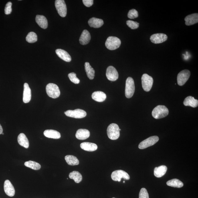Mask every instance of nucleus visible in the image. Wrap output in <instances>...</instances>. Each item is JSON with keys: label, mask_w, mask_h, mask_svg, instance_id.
<instances>
[{"label": "nucleus", "mask_w": 198, "mask_h": 198, "mask_svg": "<svg viewBox=\"0 0 198 198\" xmlns=\"http://www.w3.org/2000/svg\"><path fill=\"white\" fill-rule=\"evenodd\" d=\"M64 114L69 117L76 118H84L87 115L86 111L79 109H76L74 110H68L65 112Z\"/></svg>", "instance_id": "obj_8"}, {"label": "nucleus", "mask_w": 198, "mask_h": 198, "mask_svg": "<svg viewBox=\"0 0 198 198\" xmlns=\"http://www.w3.org/2000/svg\"><path fill=\"white\" fill-rule=\"evenodd\" d=\"M169 114V110L166 107L159 105L156 107L152 112V115L156 119L166 117Z\"/></svg>", "instance_id": "obj_1"}, {"label": "nucleus", "mask_w": 198, "mask_h": 198, "mask_svg": "<svg viewBox=\"0 0 198 198\" xmlns=\"http://www.w3.org/2000/svg\"><path fill=\"white\" fill-rule=\"evenodd\" d=\"M69 78L70 80L75 84H78L80 83V81L76 77V75L74 72H72L69 74L68 75Z\"/></svg>", "instance_id": "obj_34"}, {"label": "nucleus", "mask_w": 198, "mask_h": 198, "mask_svg": "<svg viewBox=\"0 0 198 198\" xmlns=\"http://www.w3.org/2000/svg\"><path fill=\"white\" fill-rule=\"evenodd\" d=\"M159 140V138L157 136H150L144 140L140 144L138 148L140 149H143L156 144Z\"/></svg>", "instance_id": "obj_7"}, {"label": "nucleus", "mask_w": 198, "mask_h": 198, "mask_svg": "<svg viewBox=\"0 0 198 198\" xmlns=\"http://www.w3.org/2000/svg\"><path fill=\"white\" fill-rule=\"evenodd\" d=\"M126 24L129 27L132 29H137L139 27V23L130 20L127 21Z\"/></svg>", "instance_id": "obj_35"}, {"label": "nucleus", "mask_w": 198, "mask_h": 198, "mask_svg": "<svg viewBox=\"0 0 198 198\" xmlns=\"http://www.w3.org/2000/svg\"><path fill=\"white\" fill-rule=\"evenodd\" d=\"M142 88L146 92H149L151 90L153 83V79L151 76L147 74H144L142 78Z\"/></svg>", "instance_id": "obj_6"}, {"label": "nucleus", "mask_w": 198, "mask_h": 198, "mask_svg": "<svg viewBox=\"0 0 198 198\" xmlns=\"http://www.w3.org/2000/svg\"><path fill=\"white\" fill-rule=\"evenodd\" d=\"M46 91L48 96L53 98H56L60 96V90L57 85L55 84L50 83L47 84Z\"/></svg>", "instance_id": "obj_3"}, {"label": "nucleus", "mask_w": 198, "mask_h": 198, "mask_svg": "<svg viewBox=\"0 0 198 198\" xmlns=\"http://www.w3.org/2000/svg\"><path fill=\"white\" fill-rule=\"evenodd\" d=\"M26 39L28 43H35L37 41V35L35 32H31L27 35Z\"/></svg>", "instance_id": "obj_33"}, {"label": "nucleus", "mask_w": 198, "mask_h": 198, "mask_svg": "<svg viewBox=\"0 0 198 198\" xmlns=\"http://www.w3.org/2000/svg\"><path fill=\"white\" fill-rule=\"evenodd\" d=\"M167 36L165 34L158 33L152 35L150 37V40L154 44H159L167 41Z\"/></svg>", "instance_id": "obj_13"}, {"label": "nucleus", "mask_w": 198, "mask_h": 198, "mask_svg": "<svg viewBox=\"0 0 198 198\" xmlns=\"http://www.w3.org/2000/svg\"><path fill=\"white\" fill-rule=\"evenodd\" d=\"M80 147L82 149L88 152H93L97 150L98 146L96 144L88 142L81 143Z\"/></svg>", "instance_id": "obj_22"}, {"label": "nucleus", "mask_w": 198, "mask_h": 198, "mask_svg": "<svg viewBox=\"0 0 198 198\" xmlns=\"http://www.w3.org/2000/svg\"><path fill=\"white\" fill-rule=\"evenodd\" d=\"M121 44L120 40L117 37H110L107 39L105 42L106 48L110 50H114L120 47Z\"/></svg>", "instance_id": "obj_4"}, {"label": "nucleus", "mask_w": 198, "mask_h": 198, "mask_svg": "<svg viewBox=\"0 0 198 198\" xmlns=\"http://www.w3.org/2000/svg\"><path fill=\"white\" fill-rule=\"evenodd\" d=\"M35 20L36 23L43 29H46L48 27V21L46 17L42 15H37L36 17Z\"/></svg>", "instance_id": "obj_20"}, {"label": "nucleus", "mask_w": 198, "mask_h": 198, "mask_svg": "<svg viewBox=\"0 0 198 198\" xmlns=\"http://www.w3.org/2000/svg\"><path fill=\"white\" fill-rule=\"evenodd\" d=\"M167 185L170 187L177 188H181L183 186V182L177 179L169 180L167 182Z\"/></svg>", "instance_id": "obj_31"}, {"label": "nucleus", "mask_w": 198, "mask_h": 198, "mask_svg": "<svg viewBox=\"0 0 198 198\" xmlns=\"http://www.w3.org/2000/svg\"><path fill=\"white\" fill-rule=\"evenodd\" d=\"M185 24L187 26L192 25L198 22V13H194L188 15L185 18Z\"/></svg>", "instance_id": "obj_18"}, {"label": "nucleus", "mask_w": 198, "mask_h": 198, "mask_svg": "<svg viewBox=\"0 0 198 198\" xmlns=\"http://www.w3.org/2000/svg\"><path fill=\"white\" fill-rule=\"evenodd\" d=\"M55 6L59 15L61 17L66 16L67 14V8L64 0H56L55 2Z\"/></svg>", "instance_id": "obj_9"}, {"label": "nucleus", "mask_w": 198, "mask_h": 198, "mask_svg": "<svg viewBox=\"0 0 198 198\" xmlns=\"http://www.w3.org/2000/svg\"><path fill=\"white\" fill-rule=\"evenodd\" d=\"M17 140L19 144L21 146L27 148H29V140L25 134H20L18 136Z\"/></svg>", "instance_id": "obj_27"}, {"label": "nucleus", "mask_w": 198, "mask_h": 198, "mask_svg": "<svg viewBox=\"0 0 198 198\" xmlns=\"http://www.w3.org/2000/svg\"><path fill=\"white\" fill-rule=\"evenodd\" d=\"M106 76L109 80L115 81L118 79V74L114 67L110 66L106 69Z\"/></svg>", "instance_id": "obj_12"}, {"label": "nucleus", "mask_w": 198, "mask_h": 198, "mask_svg": "<svg viewBox=\"0 0 198 198\" xmlns=\"http://www.w3.org/2000/svg\"><path fill=\"white\" fill-rule=\"evenodd\" d=\"M84 66L87 76L90 80H93L95 76V72L94 69L91 67L89 63L88 62L85 63Z\"/></svg>", "instance_id": "obj_28"}, {"label": "nucleus", "mask_w": 198, "mask_h": 198, "mask_svg": "<svg viewBox=\"0 0 198 198\" xmlns=\"http://www.w3.org/2000/svg\"><path fill=\"white\" fill-rule=\"evenodd\" d=\"M88 24L90 27L97 28L102 27L104 23L102 19L93 17L89 20Z\"/></svg>", "instance_id": "obj_21"}, {"label": "nucleus", "mask_w": 198, "mask_h": 198, "mask_svg": "<svg viewBox=\"0 0 198 198\" xmlns=\"http://www.w3.org/2000/svg\"><path fill=\"white\" fill-rule=\"evenodd\" d=\"M83 2L84 5L87 7H90L93 4V0H83Z\"/></svg>", "instance_id": "obj_39"}, {"label": "nucleus", "mask_w": 198, "mask_h": 198, "mask_svg": "<svg viewBox=\"0 0 198 198\" xmlns=\"http://www.w3.org/2000/svg\"><path fill=\"white\" fill-rule=\"evenodd\" d=\"M183 104L186 106H190L195 108L198 106V101L196 100L194 97L188 96L184 100Z\"/></svg>", "instance_id": "obj_24"}, {"label": "nucleus", "mask_w": 198, "mask_h": 198, "mask_svg": "<svg viewBox=\"0 0 198 198\" xmlns=\"http://www.w3.org/2000/svg\"><path fill=\"white\" fill-rule=\"evenodd\" d=\"M135 90L134 82L131 77H128L126 80L125 96L127 98H130L133 96Z\"/></svg>", "instance_id": "obj_5"}, {"label": "nucleus", "mask_w": 198, "mask_h": 198, "mask_svg": "<svg viewBox=\"0 0 198 198\" xmlns=\"http://www.w3.org/2000/svg\"><path fill=\"white\" fill-rule=\"evenodd\" d=\"M55 52L59 58L66 62H70L72 59L70 55L64 50L57 49L55 50Z\"/></svg>", "instance_id": "obj_19"}, {"label": "nucleus", "mask_w": 198, "mask_h": 198, "mask_svg": "<svg viewBox=\"0 0 198 198\" xmlns=\"http://www.w3.org/2000/svg\"><path fill=\"white\" fill-rule=\"evenodd\" d=\"M44 136L47 138L58 139L61 138V134L56 130H47L44 132Z\"/></svg>", "instance_id": "obj_25"}, {"label": "nucleus", "mask_w": 198, "mask_h": 198, "mask_svg": "<svg viewBox=\"0 0 198 198\" xmlns=\"http://www.w3.org/2000/svg\"><path fill=\"white\" fill-rule=\"evenodd\" d=\"M138 17V13L137 11L134 9H132L129 11L128 14V17L130 19L136 18Z\"/></svg>", "instance_id": "obj_36"}, {"label": "nucleus", "mask_w": 198, "mask_h": 198, "mask_svg": "<svg viewBox=\"0 0 198 198\" xmlns=\"http://www.w3.org/2000/svg\"><path fill=\"white\" fill-rule=\"evenodd\" d=\"M123 183H125V181H123Z\"/></svg>", "instance_id": "obj_42"}, {"label": "nucleus", "mask_w": 198, "mask_h": 198, "mask_svg": "<svg viewBox=\"0 0 198 198\" xmlns=\"http://www.w3.org/2000/svg\"><path fill=\"white\" fill-rule=\"evenodd\" d=\"M2 134L3 135V134H4V133H3V132H2Z\"/></svg>", "instance_id": "obj_41"}, {"label": "nucleus", "mask_w": 198, "mask_h": 198, "mask_svg": "<svg viewBox=\"0 0 198 198\" xmlns=\"http://www.w3.org/2000/svg\"><path fill=\"white\" fill-rule=\"evenodd\" d=\"M12 3L8 2L6 5L5 9V13L6 15H8L11 14L12 11Z\"/></svg>", "instance_id": "obj_38"}, {"label": "nucleus", "mask_w": 198, "mask_h": 198, "mask_svg": "<svg viewBox=\"0 0 198 198\" xmlns=\"http://www.w3.org/2000/svg\"><path fill=\"white\" fill-rule=\"evenodd\" d=\"M4 189L6 194L9 196L13 197L15 196V188L9 180H6L5 181L4 184Z\"/></svg>", "instance_id": "obj_14"}, {"label": "nucleus", "mask_w": 198, "mask_h": 198, "mask_svg": "<svg viewBox=\"0 0 198 198\" xmlns=\"http://www.w3.org/2000/svg\"><path fill=\"white\" fill-rule=\"evenodd\" d=\"M91 38L90 33L87 30H84L80 36L79 42L81 45H86L90 42Z\"/></svg>", "instance_id": "obj_17"}, {"label": "nucleus", "mask_w": 198, "mask_h": 198, "mask_svg": "<svg viewBox=\"0 0 198 198\" xmlns=\"http://www.w3.org/2000/svg\"><path fill=\"white\" fill-rule=\"evenodd\" d=\"M121 131L118 124L112 123L110 125L107 130V133L109 138L114 140H117L120 136Z\"/></svg>", "instance_id": "obj_2"}, {"label": "nucleus", "mask_w": 198, "mask_h": 198, "mask_svg": "<svg viewBox=\"0 0 198 198\" xmlns=\"http://www.w3.org/2000/svg\"><path fill=\"white\" fill-rule=\"evenodd\" d=\"M115 198L113 197V198Z\"/></svg>", "instance_id": "obj_43"}, {"label": "nucleus", "mask_w": 198, "mask_h": 198, "mask_svg": "<svg viewBox=\"0 0 198 198\" xmlns=\"http://www.w3.org/2000/svg\"><path fill=\"white\" fill-rule=\"evenodd\" d=\"M167 170V168L166 166L163 165L156 167L154 169V175L156 177H161L165 175Z\"/></svg>", "instance_id": "obj_26"}, {"label": "nucleus", "mask_w": 198, "mask_h": 198, "mask_svg": "<svg viewBox=\"0 0 198 198\" xmlns=\"http://www.w3.org/2000/svg\"><path fill=\"white\" fill-rule=\"evenodd\" d=\"M75 136L78 139L84 140L89 138L90 136V132L85 129H80L77 131Z\"/></svg>", "instance_id": "obj_16"}, {"label": "nucleus", "mask_w": 198, "mask_h": 198, "mask_svg": "<svg viewBox=\"0 0 198 198\" xmlns=\"http://www.w3.org/2000/svg\"><path fill=\"white\" fill-rule=\"evenodd\" d=\"M69 178L74 180L75 183H79L82 181V176L78 171H73L69 174Z\"/></svg>", "instance_id": "obj_30"}, {"label": "nucleus", "mask_w": 198, "mask_h": 198, "mask_svg": "<svg viewBox=\"0 0 198 198\" xmlns=\"http://www.w3.org/2000/svg\"><path fill=\"white\" fill-rule=\"evenodd\" d=\"M111 178L115 181L120 182L122 178L126 180H129L130 177L126 172L122 170H116L113 172L111 174Z\"/></svg>", "instance_id": "obj_10"}, {"label": "nucleus", "mask_w": 198, "mask_h": 198, "mask_svg": "<svg viewBox=\"0 0 198 198\" xmlns=\"http://www.w3.org/2000/svg\"><path fill=\"white\" fill-rule=\"evenodd\" d=\"M24 165L27 167L31 168L35 170H38L41 169V166L36 162L29 161L25 162Z\"/></svg>", "instance_id": "obj_32"}, {"label": "nucleus", "mask_w": 198, "mask_h": 198, "mask_svg": "<svg viewBox=\"0 0 198 198\" xmlns=\"http://www.w3.org/2000/svg\"><path fill=\"white\" fill-rule=\"evenodd\" d=\"M106 96L103 92L97 91L93 93L92 98L93 100L98 102H102L106 100Z\"/></svg>", "instance_id": "obj_23"}, {"label": "nucleus", "mask_w": 198, "mask_h": 198, "mask_svg": "<svg viewBox=\"0 0 198 198\" xmlns=\"http://www.w3.org/2000/svg\"><path fill=\"white\" fill-rule=\"evenodd\" d=\"M3 131V128L2 127L0 124V134H1L2 133Z\"/></svg>", "instance_id": "obj_40"}, {"label": "nucleus", "mask_w": 198, "mask_h": 198, "mask_svg": "<svg viewBox=\"0 0 198 198\" xmlns=\"http://www.w3.org/2000/svg\"><path fill=\"white\" fill-rule=\"evenodd\" d=\"M139 198H149V196L147 190L145 188H142L140 190L139 193Z\"/></svg>", "instance_id": "obj_37"}, {"label": "nucleus", "mask_w": 198, "mask_h": 198, "mask_svg": "<svg viewBox=\"0 0 198 198\" xmlns=\"http://www.w3.org/2000/svg\"><path fill=\"white\" fill-rule=\"evenodd\" d=\"M31 98V91L29 85L27 83L24 84V90L23 101L25 103L29 102Z\"/></svg>", "instance_id": "obj_15"}, {"label": "nucleus", "mask_w": 198, "mask_h": 198, "mask_svg": "<svg viewBox=\"0 0 198 198\" xmlns=\"http://www.w3.org/2000/svg\"><path fill=\"white\" fill-rule=\"evenodd\" d=\"M191 76V72L187 69H185L180 72L177 76V82L180 86H183L187 82Z\"/></svg>", "instance_id": "obj_11"}, {"label": "nucleus", "mask_w": 198, "mask_h": 198, "mask_svg": "<svg viewBox=\"0 0 198 198\" xmlns=\"http://www.w3.org/2000/svg\"><path fill=\"white\" fill-rule=\"evenodd\" d=\"M65 159L67 163L71 166L78 165L79 164V160L76 157L73 155H67Z\"/></svg>", "instance_id": "obj_29"}]
</instances>
